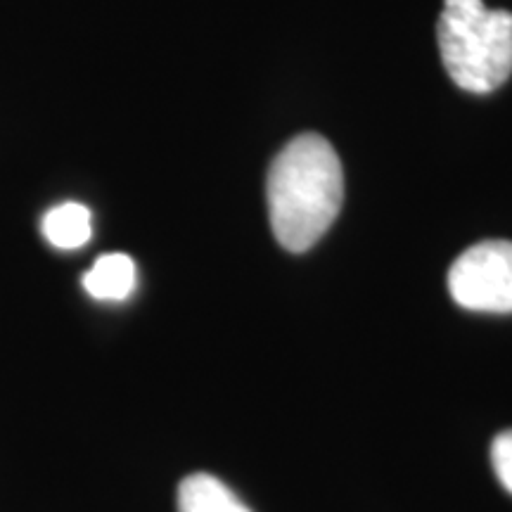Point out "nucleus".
<instances>
[{
    "label": "nucleus",
    "mask_w": 512,
    "mask_h": 512,
    "mask_svg": "<svg viewBox=\"0 0 512 512\" xmlns=\"http://www.w3.org/2000/svg\"><path fill=\"white\" fill-rule=\"evenodd\" d=\"M268 219L287 252H306L328 233L344 200V174L335 147L318 133L287 143L268 169Z\"/></svg>",
    "instance_id": "f257e3e1"
},
{
    "label": "nucleus",
    "mask_w": 512,
    "mask_h": 512,
    "mask_svg": "<svg viewBox=\"0 0 512 512\" xmlns=\"http://www.w3.org/2000/svg\"><path fill=\"white\" fill-rule=\"evenodd\" d=\"M437 41L441 62L456 86L491 93L512 74V12L484 0H444Z\"/></svg>",
    "instance_id": "f03ea898"
},
{
    "label": "nucleus",
    "mask_w": 512,
    "mask_h": 512,
    "mask_svg": "<svg viewBox=\"0 0 512 512\" xmlns=\"http://www.w3.org/2000/svg\"><path fill=\"white\" fill-rule=\"evenodd\" d=\"M448 292L467 311L512 313V242L486 240L453 261Z\"/></svg>",
    "instance_id": "7ed1b4c3"
},
{
    "label": "nucleus",
    "mask_w": 512,
    "mask_h": 512,
    "mask_svg": "<svg viewBox=\"0 0 512 512\" xmlns=\"http://www.w3.org/2000/svg\"><path fill=\"white\" fill-rule=\"evenodd\" d=\"M136 261L128 254H102L83 275V290L100 302H124L136 290Z\"/></svg>",
    "instance_id": "20e7f679"
},
{
    "label": "nucleus",
    "mask_w": 512,
    "mask_h": 512,
    "mask_svg": "<svg viewBox=\"0 0 512 512\" xmlns=\"http://www.w3.org/2000/svg\"><path fill=\"white\" fill-rule=\"evenodd\" d=\"M178 512H252L221 479L207 472L185 477L178 486Z\"/></svg>",
    "instance_id": "39448f33"
},
{
    "label": "nucleus",
    "mask_w": 512,
    "mask_h": 512,
    "mask_svg": "<svg viewBox=\"0 0 512 512\" xmlns=\"http://www.w3.org/2000/svg\"><path fill=\"white\" fill-rule=\"evenodd\" d=\"M41 233L57 249H79L93 238V216L79 202L57 204L43 216Z\"/></svg>",
    "instance_id": "423d86ee"
},
{
    "label": "nucleus",
    "mask_w": 512,
    "mask_h": 512,
    "mask_svg": "<svg viewBox=\"0 0 512 512\" xmlns=\"http://www.w3.org/2000/svg\"><path fill=\"white\" fill-rule=\"evenodd\" d=\"M491 465L498 482L505 486V491L512 494V430L501 432L491 444Z\"/></svg>",
    "instance_id": "0eeeda50"
}]
</instances>
